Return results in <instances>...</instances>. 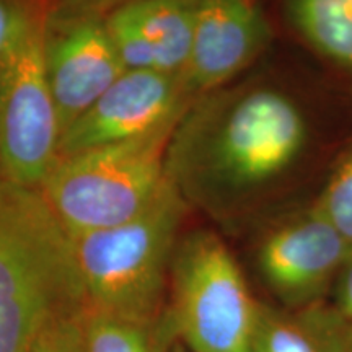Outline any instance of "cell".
I'll return each mask as SVG.
<instances>
[{"mask_svg":"<svg viewBox=\"0 0 352 352\" xmlns=\"http://www.w3.org/2000/svg\"><path fill=\"white\" fill-rule=\"evenodd\" d=\"M83 308L50 321L38 334L28 352H85L82 328Z\"/></svg>","mask_w":352,"mask_h":352,"instance_id":"obj_17","label":"cell"},{"mask_svg":"<svg viewBox=\"0 0 352 352\" xmlns=\"http://www.w3.org/2000/svg\"><path fill=\"white\" fill-rule=\"evenodd\" d=\"M168 352H191V351H188L186 347H184L183 344H179V342H173V346L170 347Z\"/></svg>","mask_w":352,"mask_h":352,"instance_id":"obj_21","label":"cell"},{"mask_svg":"<svg viewBox=\"0 0 352 352\" xmlns=\"http://www.w3.org/2000/svg\"><path fill=\"white\" fill-rule=\"evenodd\" d=\"M178 121L57 160L39 191L70 235L120 226L157 199L166 184V152Z\"/></svg>","mask_w":352,"mask_h":352,"instance_id":"obj_4","label":"cell"},{"mask_svg":"<svg viewBox=\"0 0 352 352\" xmlns=\"http://www.w3.org/2000/svg\"><path fill=\"white\" fill-rule=\"evenodd\" d=\"M302 311L314 324L329 352H352V320L342 316L338 310L314 305Z\"/></svg>","mask_w":352,"mask_h":352,"instance_id":"obj_18","label":"cell"},{"mask_svg":"<svg viewBox=\"0 0 352 352\" xmlns=\"http://www.w3.org/2000/svg\"><path fill=\"white\" fill-rule=\"evenodd\" d=\"M50 16L26 32L0 69V176L36 189L59 160L63 134L44 64Z\"/></svg>","mask_w":352,"mask_h":352,"instance_id":"obj_6","label":"cell"},{"mask_svg":"<svg viewBox=\"0 0 352 352\" xmlns=\"http://www.w3.org/2000/svg\"><path fill=\"white\" fill-rule=\"evenodd\" d=\"M127 0H60L52 13L59 16H77V15H107Z\"/></svg>","mask_w":352,"mask_h":352,"instance_id":"obj_19","label":"cell"},{"mask_svg":"<svg viewBox=\"0 0 352 352\" xmlns=\"http://www.w3.org/2000/svg\"><path fill=\"white\" fill-rule=\"evenodd\" d=\"M252 352H329L302 311L287 314L266 303L259 307Z\"/></svg>","mask_w":352,"mask_h":352,"instance_id":"obj_14","label":"cell"},{"mask_svg":"<svg viewBox=\"0 0 352 352\" xmlns=\"http://www.w3.org/2000/svg\"><path fill=\"white\" fill-rule=\"evenodd\" d=\"M338 311L352 320V258L341 271L340 290H338Z\"/></svg>","mask_w":352,"mask_h":352,"instance_id":"obj_20","label":"cell"},{"mask_svg":"<svg viewBox=\"0 0 352 352\" xmlns=\"http://www.w3.org/2000/svg\"><path fill=\"white\" fill-rule=\"evenodd\" d=\"M51 8L44 0H0V69L26 32Z\"/></svg>","mask_w":352,"mask_h":352,"instance_id":"obj_16","label":"cell"},{"mask_svg":"<svg viewBox=\"0 0 352 352\" xmlns=\"http://www.w3.org/2000/svg\"><path fill=\"white\" fill-rule=\"evenodd\" d=\"M351 258L349 243L315 204L272 226L256 250L264 284L297 311L318 305Z\"/></svg>","mask_w":352,"mask_h":352,"instance_id":"obj_7","label":"cell"},{"mask_svg":"<svg viewBox=\"0 0 352 352\" xmlns=\"http://www.w3.org/2000/svg\"><path fill=\"white\" fill-rule=\"evenodd\" d=\"M85 305L70 233L39 189L0 176V352H28L50 321Z\"/></svg>","mask_w":352,"mask_h":352,"instance_id":"obj_2","label":"cell"},{"mask_svg":"<svg viewBox=\"0 0 352 352\" xmlns=\"http://www.w3.org/2000/svg\"><path fill=\"white\" fill-rule=\"evenodd\" d=\"M271 38L259 0H199L191 56L182 76L191 101L232 83L263 56Z\"/></svg>","mask_w":352,"mask_h":352,"instance_id":"obj_10","label":"cell"},{"mask_svg":"<svg viewBox=\"0 0 352 352\" xmlns=\"http://www.w3.org/2000/svg\"><path fill=\"white\" fill-rule=\"evenodd\" d=\"M284 10L308 46L352 70V0H284Z\"/></svg>","mask_w":352,"mask_h":352,"instance_id":"obj_12","label":"cell"},{"mask_svg":"<svg viewBox=\"0 0 352 352\" xmlns=\"http://www.w3.org/2000/svg\"><path fill=\"white\" fill-rule=\"evenodd\" d=\"M82 328L85 352H168L175 342L164 315L139 321L85 305Z\"/></svg>","mask_w":352,"mask_h":352,"instance_id":"obj_13","label":"cell"},{"mask_svg":"<svg viewBox=\"0 0 352 352\" xmlns=\"http://www.w3.org/2000/svg\"><path fill=\"white\" fill-rule=\"evenodd\" d=\"M44 64L63 132L126 70L104 15L59 16L52 10L44 39Z\"/></svg>","mask_w":352,"mask_h":352,"instance_id":"obj_9","label":"cell"},{"mask_svg":"<svg viewBox=\"0 0 352 352\" xmlns=\"http://www.w3.org/2000/svg\"><path fill=\"white\" fill-rule=\"evenodd\" d=\"M315 206L352 248V144L340 158Z\"/></svg>","mask_w":352,"mask_h":352,"instance_id":"obj_15","label":"cell"},{"mask_svg":"<svg viewBox=\"0 0 352 352\" xmlns=\"http://www.w3.org/2000/svg\"><path fill=\"white\" fill-rule=\"evenodd\" d=\"M315 145L307 104L271 78H250L189 104L166 152V179L219 219L259 208L298 176Z\"/></svg>","mask_w":352,"mask_h":352,"instance_id":"obj_1","label":"cell"},{"mask_svg":"<svg viewBox=\"0 0 352 352\" xmlns=\"http://www.w3.org/2000/svg\"><path fill=\"white\" fill-rule=\"evenodd\" d=\"M259 303L228 246L214 232L182 236L164 320L191 352H252Z\"/></svg>","mask_w":352,"mask_h":352,"instance_id":"obj_5","label":"cell"},{"mask_svg":"<svg viewBox=\"0 0 352 352\" xmlns=\"http://www.w3.org/2000/svg\"><path fill=\"white\" fill-rule=\"evenodd\" d=\"M189 206L166 179L157 199L120 226L72 236L87 305L139 321H158Z\"/></svg>","mask_w":352,"mask_h":352,"instance_id":"obj_3","label":"cell"},{"mask_svg":"<svg viewBox=\"0 0 352 352\" xmlns=\"http://www.w3.org/2000/svg\"><path fill=\"white\" fill-rule=\"evenodd\" d=\"M199 0H127L104 15L126 70L183 76L195 39Z\"/></svg>","mask_w":352,"mask_h":352,"instance_id":"obj_11","label":"cell"},{"mask_svg":"<svg viewBox=\"0 0 352 352\" xmlns=\"http://www.w3.org/2000/svg\"><path fill=\"white\" fill-rule=\"evenodd\" d=\"M192 101L182 76L124 70L60 135L59 158L124 142L182 120Z\"/></svg>","mask_w":352,"mask_h":352,"instance_id":"obj_8","label":"cell"}]
</instances>
